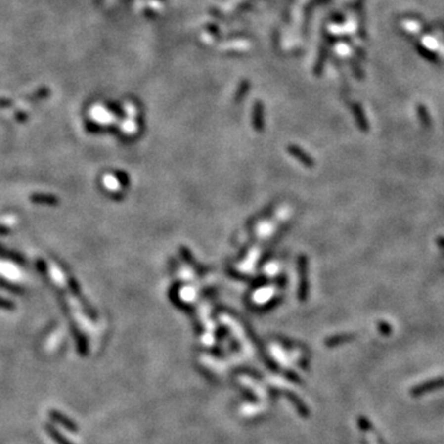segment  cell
I'll return each mask as SVG.
<instances>
[{
    "label": "cell",
    "instance_id": "cell-1",
    "mask_svg": "<svg viewBox=\"0 0 444 444\" xmlns=\"http://www.w3.org/2000/svg\"><path fill=\"white\" fill-rule=\"evenodd\" d=\"M48 418L51 420L52 423L61 426V427H63L64 430L69 431V432L77 433L79 431L78 423H77L74 420H72L71 417H68V416H67L66 413L62 412V411L49 410Z\"/></svg>",
    "mask_w": 444,
    "mask_h": 444
},
{
    "label": "cell",
    "instance_id": "cell-2",
    "mask_svg": "<svg viewBox=\"0 0 444 444\" xmlns=\"http://www.w3.org/2000/svg\"><path fill=\"white\" fill-rule=\"evenodd\" d=\"M444 386V378H438V379H432V380H428L426 383L420 384L417 385L416 388L412 389L411 394L413 396H421L423 394L428 393V391H433V390H437V389H441Z\"/></svg>",
    "mask_w": 444,
    "mask_h": 444
},
{
    "label": "cell",
    "instance_id": "cell-3",
    "mask_svg": "<svg viewBox=\"0 0 444 444\" xmlns=\"http://www.w3.org/2000/svg\"><path fill=\"white\" fill-rule=\"evenodd\" d=\"M44 431H46L47 435H48V437L51 438V440L53 441L56 444H74L72 441H69L66 436L62 435V433L59 432L58 428H57L54 425H51V423H44Z\"/></svg>",
    "mask_w": 444,
    "mask_h": 444
},
{
    "label": "cell",
    "instance_id": "cell-4",
    "mask_svg": "<svg viewBox=\"0 0 444 444\" xmlns=\"http://www.w3.org/2000/svg\"><path fill=\"white\" fill-rule=\"evenodd\" d=\"M380 330L383 331L384 334H389V333L391 332V327H390V326H389V323L381 322L380 323Z\"/></svg>",
    "mask_w": 444,
    "mask_h": 444
},
{
    "label": "cell",
    "instance_id": "cell-5",
    "mask_svg": "<svg viewBox=\"0 0 444 444\" xmlns=\"http://www.w3.org/2000/svg\"><path fill=\"white\" fill-rule=\"evenodd\" d=\"M437 244L441 248H444V237H441V238L437 239Z\"/></svg>",
    "mask_w": 444,
    "mask_h": 444
}]
</instances>
